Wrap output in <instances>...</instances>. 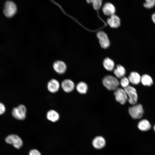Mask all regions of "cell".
<instances>
[{
    "label": "cell",
    "mask_w": 155,
    "mask_h": 155,
    "mask_svg": "<svg viewBox=\"0 0 155 155\" xmlns=\"http://www.w3.org/2000/svg\"><path fill=\"white\" fill-rule=\"evenodd\" d=\"M104 86L108 90H115L118 88L119 83L118 80L111 75L105 76L102 80Z\"/></svg>",
    "instance_id": "1"
},
{
    "label": "cell",
    "mask_w": 155,
    "mask_h": 155,
    "mask_svg": "<svg viewBox=\"0 0 155 155\" xmlns=\"http://www.w3.org/2000/svg\"><path fill=\"white\" fill-rule=\"evenodd\" d=\"M128 111L130 115L134 119L141 118L144 113L143 106L140 104H136L130 107Z\"/></svg>",
    "instance_id": "2"
},
{
    "label": "cell",
    "mask_w": 155,
    "mask_h": 155,
    "mask_svg": "<svg viewBox=\"0 0 155 155\" xmlns=\"http://www.w3.org/2000/svg\"><path fill=\"white\" fill-rule=\"evenodd\" d=\"M17 11V7L15 3L11 1H7L5 3L3 9V13L7 18L13 16Z\"/></svg>",
    "instance_id": "3"
},
{
    "label": "cell",
    "mask_w": 155,
    "mask_h": 155,
    "mask_svg": "<svg viewBox=\"0 0 155 155\" xmlns=\"http://www.w3.org/2000/svg\"><path fill=\"white\" fill-rule=\"evenodd\" d=\"M26 106L24 105L20 104L13 109L12 114L16 119L23 120L26 117Z\"/></svg>",
    "instance_id": "4"
},
{
    "label": "cell",
    "mask_w": 155,
    "mask_h": 155,
    "mask_svg": "<svg viewBox=\"0 0 155 155\" xmlns=\"http://www.w3.org/2000/svg\"><path fill=\"white\" fill-rule=\"evenodd\" d=\"M127 96L129 103L133 105L136 104L138 100L136 89L133 87L129 86L124 89Z\"/></svg>",
    "instance_id": "5"
},
{
    "label": "cell",
    "mask_w": 155,
    "mask_h": 155,
    "mask_svg": "<svg viewBox=\"0 0 155 155\" xmlns=\"http://www.w3.org/2000/svg\"><path fill=\"white\" fill-rule=\"evenodd\" d=\"M5 140L7 143L12 145L17 149L20 148L23 145L21 139L16 134H11L8 135L5 138Z\"/></svg>",
    "instance_id": "6"
},
{
    "label": "cell",
    "mask_w": 155,
    "mask_h": 155,
    "mask_svg": "<svg viewBox=\"0 0 155 155\" xmlns=\"http://www.w3.org/2000/svg\"><path fill=\"white\" fill-rule=\"evenodd\" d=\"M114 94L116 101L121 104H124L128 99L125 91L122 88H118L115 91Z\"/></svg>",
    "instance_id": "7"
},
{
    "label": "cell",
    "mask_w": 155,
    "mask_h": 155,
    "mask_svg": "<svg viewBox=\"0 0 155 155\" xmlns=\"http://www.w3.org/2000/svg\"><path fill=\"white\" fill-rule=\"evenodd\" d=\"M101 47L103 49H107L110 46V42L107 34L104 32L100 31L97 34Z\"/></svg>",
    "instance_id": "8"
},
{
    "label": "cell",
    "mask_w": 155,
    "mask_h": 155,
    "mask_svg": "<svg viewBox=\"0 0 155 155\" xmlns=\"http://www.w3.org/2000/svg\"><path fill=\"white\" fill-rule=\"evenodd\" d=\"M53 67L55 71L59 74L64 73L67 69L65 63L64 62L60 60L55 61L53 64Z\"/></svg>",
    "instance_id": "9"
},
{
    "label": "cell",
    "mask_w": 155,
    "mask_h": 155,
    "mask_svg": "<svg viewBox=\"0 0 155 155\" xmlns=\"http://www.w3.org/2000/svg\"><path fill=\"white\" fill-rule=\"evenodd\" d=\"M61 86L64 92L69 93L73 90L75 84L73 81L70 79H67L64 80L62 82Z\"/></svg>",
    "instance_id": "10"
},
{
    "label": "cell",
    "mask_w": 155,
    "mask_h": 155,
    "mask_svg": "<svg viewBox=\"0 0 155 155\" xmlns=\"http://www.w3.org/2000/svg\"><path fill=\"white\" fill-rule=\"evenodd\" d=\"M102 10L104 15L110 16L115 14L116 11L114 6L110 3H105L103 6Z\"/></svg>",
    "instance_id": "11"
},
{
    "label": "cell",
    "mask_w": 155,
    "mask_h": 155,
    "mask_svg": "<svg viewBox=\"0 0 155 155\" xmlns=\"http://www.w3.org/2000/svg\"><path fill=\"white\" fill-rule=\"evenodd\" d=\"M107 21L108 25L112 28H118L120 25V18L115 14L110 16Z\"/></svg>",
    "instance_id": "12"
},
{
    "label": "cell",
    "mask_w": 155,
    "mask_h": 155,
    "mask_svg": "<svg viewBox=\"0 0 155 155\" xmlns=\"http://www.w3.org/2000/svg\"><path fill=\"white\" fill-rule=\"evenodd\" d=\"M47 88L48 90L51 93H55L59 90L60 84L59 82L55 79H52L48 82Z\"/></svg>",
    "instance_id": "13"
},
{
    "label": "cell",
    "mask_w": 155,
    "mask_h": 155,
    "mask_svg": "<svg viewBox=\"0 0 155 155\" xmlns=\"http://www.w3.org/2000/svg\"><path fill=\"white\" fill-rule=\"evenodd\" d=\"M105 143L104 139L101 136L96 137L92 141L93 146L97 149H100L103 148L105 145Z\"/></svg>",
    "instance_id": "14"
},
{
    "label": "cell",
    "mask_w": 155,
    "mask_h": 155,
    "mask_svg": "<svg viewBox=\"0 0 155 155\" xmlns=\"http://www.w3.org/2000/svg\"><path fill=\"white\" fill-rule=\"evenodd\" d=\"M140 75L137 72L132 71L130 74L128 79L129 81L133 85H137L141 82Z\"/></svg>",
    "instance_id": "15"
},
{
    "label": "cell",
    "mask_w": 155,
    "mask_h": 155,
    "mask_svg": "<svg viewBox=\"0 0 155 155\" xmlns=\"http://www.w3.org/2000/svg\"><path fill=\"white\" fill-rule=\"evenodd\" d=\"M46 117L49 121L54 122L59 120V115L55 111L51 110L47 112Z\"/></svg>",
    "instance_id": "16"
},
{
    "label": "cell",
    "mask_w": 155,
    "mask_h": 155,
    "mask_svg": "<svg viewBox=\"0 0 155 155\" xmlns=\"http://www.w3.org/2000/svg\"><path fill=\"white\" fill-rule=\"evenodd\" d=\"M137 126L139 129L143 131H146L149 130L151 127L149 121L146 119L140 121L138 124Z\"/></svg>",
    "instance_id": "17"
},
{
    "label": "cell",
    "mask_w": 155,
    "mask_h": 155,
    "mask_svg": "<svg viewBox=\"0 0 155 155\" xmlns=\"http://www.w3.org/2000/svg\"><path fill=\"white\" fill-rule=\"evenodd\" d=\"M113 72L117 78H121L124 77L126 73V70L123 66L120 65H118L116 68L114 69Z\"/></svg>",
    "instance_id": "18"
},
{
    "label": "cell",
    "mask_w": 155,
    "mask_h": 155,
    "mask_svg": "<svg viewBox=\"0 0 155 155\" xmlns=\"http://www.w3.org/2000/svg\"><path fill=\"white\" fill-rule=\"evenodd\" d=\"M103 65L106 69L108 71H113L115 67L114 61L108 57L105 58L103 61Z\"/></svg>",
    "instance_id": "19"
},
{
    "label": "cell",
    "mask_w": 155,
    "mask_h": 155,
    "mask_svg": "<svg viewBox=\"0 0 155 155\" xmlns=\"http://www.w3.org/2000/svg\"><path fill=\"white\" fill-rule=\"evenodd\" d=\"M141 82L143 85L149 86H152L153 83L151 77L147 74H144L142 76Z\"/></svg>",
    "instance_id": "20"
},
{
    "label": "cell",
    "mask_w": 155,
    "mask_h": 155,
    "mask_svg": "<svg viewBox=\"0 0 155 155\" xmlns=\"http://www.w3.org/2000/svg\"><path fill=\"white\" fill-rule=\"evenodd\" d=\"M76 89L78 92L80 94H84L87 92L88 86L85 83L81 82L77 85Z\"/></svg>",
    "instance_id": "21"
},
{
    "label": "cell",
    "mask_w": 155,
    "mask_h": 155,
    "mask_svg": "<svg viewBox=\"0 0 155 155\" xmlns=\"http://www.w3.org/2000/svg\"><path fill=\"white\" fill-rule=\"evenodd\" d=\"M87 2L92 3L94 8L95 10L100 9L102 4V1L100 0H88Z\"/></svg>",
    "instance_id": "22"
},
{
    "label": "cell",
    "mask_w": 155,
    "mask_h": 155,
    "mask_svg": "<svg viewBox=\"0 0 155 155\" xmlns=\"http://www.w3.org/2000/svg\"><path fill=\"white\" fill-rule=\"evenodd\" d=\"M155 5V0H146L144 3V6L147 9H150L154 6Z\"/></svg>",
    "instance_id": "23"
},
{
    "label": "cell",
    "mask_w": 155,
    "mask_h": 155,
    "mask_svg": "<svg viewBox=\"0 0 155 155\" xmlns=\"http://www.w3.org/2000/svg\"><path fill=\"white\" fill-rule=\"evenodd\" d=\"M129 82L128 78L124 77L121 78L120 83L121 86L125 88L129 86Z\"/></svg>",
    "instance_id": "24"
},
{
    "label": "cell",
    "mask_w": 155,
    "mask_h": 155,
    "mask_svg": "<svg viewBox=\"0 0 155 155\" xmlns=\"http://www.w3.org/2000/svg\"><path fill=\"white\" fill-rule=\"evenodd\" d=\"M29 155H41V154L38 150L36 149H33L30 151Z\"/></svg>",
    "instance_id": "25"
},
{
    "label": "cell",
    "mask_w": 155,
    "mask_h": 155,
    "mask_svg": "<svg viewBox=\"0 0 155 155\" xmlns=\"http://www.w3.org/2000/svg\"><path fill=\"white\" fill-rule=\"evenodd\" d=\"M5 111V107L4 104L0 102V115L3 114Z\"/></svg>",
    "instance_id": "26"
},
{
    "label": "cell",
    "mask_w": 155,
    "mask_h": 155,
    "mask_svg": "<svg viewBox=\"0 0 155 155\" xmlns=\"http://www.w3.org/2000/svg\"><path fill=\"white\" fill-rule=\"evenodd\" d=\"M152 19L153 22L155 24V13L152 15Z\"/></svg>",
    "instance_id": "27"
},
{
    "label": "cell",
    "mask_w": 155,
    "mask_h": 155,
    "mask_svg": "<svg viewBox=\"0 0 155 155\" xmlns=\"http://www.w3.org/2000/svg\"><path fill=\"white\" fill-rule=\"evenodd\" d=\"M154 129L155 131V125L154 126Z\"/></svg>",
    "instance_id": "28"
}]
</instances>
